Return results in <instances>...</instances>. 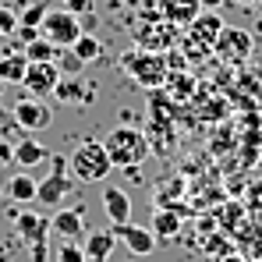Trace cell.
Wrapping results in <instances>:
<instances>
[{
	"label": "cell",
	"instance_id": "1",
	"mask_svg": "<svg viewBox=\"0 0 262 262\" xmlns=\"http://www.w3.org/2000/svg\"><path fill=\"white\" fill-rule=\"evenodd\" d=\"M103 149H106V156H110L114 167L135 170V167L149 156V138L138 128H131V124H121V128H114L103 138Z\"/></svg>",
	"mask_w": 262,
	"mask_h": 262
},
{
	"label": "cell",
	"instance_id": "2",
	"mask_svg": "<svg viewBox=\"0 0 262 262\" xmlns=\"http://www.w3.org/2000/svg\"><path fill=\"white\" fill-rule=\"evenodd\" d=\"M121 64H124V71H128L142 89L167 85V75H170V71H167V57L156 53V50H142V46H135V50H128V53L121 57Z\"/></svg>",
	"mask_w": 262,
	"mask_h": 262
},
{
	"label": "cell",
	"instance_id": "3",
	"mask_svg": "<svg viewBox=\"0 0 262 262\" xmlns=\"http://www.w3.org/2000/svg\"><path fill=\"white\" fill-rule=\"evenodd\" d=\"M68 170L78 177V181H85V184H96V181H106V174L114 170V163H110V156H106L103 142H92V138H85V142H82V145L71 152Z\"/></svg>",
	"mask_w": 262,
	"mask_h": 262
},
{
	"label": "cell",
	"instance_id": "4",
	"mask_svg": "<svg viewBox=\"0 0 262 262\" xmlns=\"http://www.w3.org/2000/svg\"><path fill=\"white\" fill-rule=\"evenodd\" d=\"M39 32H43L57 50H68V46L82 36V21H78V14H71V11H64V7H57V11L50 7L43 25H39Z\"/></svg>",
	"mask_w": 262,
	"mask_h": 262
},
{
	"label": "cell",
	"instance_id": "5",
	"mask_svg": "<svg viewBox=\"0 0 262 262\" xmlns=\"http://www.w3.org/2000/svg\"><path fill=\"white\" fill-rule=\"evenodd\" d=\"M11 117H14V124L25 131V135H36V131H43V128L53 124V114H50V106H46L39 96L18 99V103L11 106Z\"/></svg>",
	"mask_w": 262,
	"mask_h": 262
},
{
	"label": "cell",
	"instance_id": "6",
	"mask_svg": "<svg viewBox=\"0 0 262 262\" xmlns=\"http://www.w3.org/2000/svg\"><path fill=\"white\" fill-rule=\"evenodd\" d=\"M252 32H245V29H237V25H223L216 36V43L213 50L220 53V60H227V64H241V60H248L252 57Z\"/></svg>",
	"mask_w": 262,
	"mask_h": 262
},
{
	"label": "cell",
	"instance_id": "7",
	"mask_svg": "<svg viewBox=\"0 0 262 262\" xmlns=\"http://www.w3.org/2000/svg\"><path fill=\"white\" fill-rule=\"evenodd\" d=\"M71 191V177H68V160L64 156H53V174H46L36 184V202L43 206H60Z\"/></svg>",
	"mask_w": 262,
	"mask_h": 262
},
{
	"label": "cell",
	"instance_id": "8",
	"mask_svg": "<svg viewBox=\"0 0 262 262\" xmlns=\"http://www.w3.org/2000/svg\"><path fill=\"white\" fill-rule=\"evenodd\" d=\"M60 82V68L57 60H29V71L21 78V85L29 89V96H53V89Z\"/></svg>",
	"mask_w": 262,
	"mask_h": 262
},
{
	"label": "cell",
	"instance_id": "9",
	"mask_svg": "<svg viewBox=\"0 0 262 262\" xmlns=\"http://www.w3.org/2000/svg\"><path fill=\"white\" fill-rule=\"evenodd\" d=\"M114 237H121L124 245H128L131 255H152V248H156V237H152V230L149 227H138V223H114Z\"/></svg>",
	"mask_w": 262,
	"mask_h": 262
},
{
	"label": "cell",
	"instance_id": "10",
	"mask_svg": "<svg viewBox=\"0 0 262 262\" xmlns=\"http://www.w3.org/2000/svg\"><path fill=\"white\" fill-rule=\"evenodd\" d=\"M14 230H18V237L25 241V245H36V241H46L53 230H50V216L46 213H18L14 216Z\"/></svg>",
	"mask_w": 262,
	"mask_h": 262
},
{
	"label": "cell",
	"instance_id": "11",
	"mask_svg": "<svg viewBox=\"0 0 262 262\" xmlns=\"http://www.w3.org/2000/svg\"><path fill=\"white\" fill-rule=\"evenodd\" d=\"M191 32V43H199V46H206V50H213V43H216V36H220V29H223V21H220V14L216 11H199L195 18H191V25H188Z\"/></svg>",
	"mask_w": 262,
	"mask_h": 262
},
{
	"label": "cell",
	"instance_id": "12",
	"mask_svg": "<svg viewBox=\"0 0 262 262\" xmlns=\"http://www.w3.org/2000/svg\"><path fill=\"white\" fill-rule=\"evenodd\" d=\"M50 230L53 234H60L64 241H75L82 230H85V209H57L53 216H50Z\"/></svg>",
	"mask_w": 262,
	"mask_h": 262
},
{
	"label": "cell",
	"instance_id": "13",
	"mask_svg": "<svg viewBox=\"0 0 262 262\" xmlns=\"http://www.w3.org/2000/svg\"><path fill=\"white\" fill-rule=\"evenodd\" d=\"M103 213L110 216V223H128V220H131L128 191L117 188V184H106V188H103Z\"/></svg>",
	"mask_w": 262,
	"mask_h": 262
},
{
	"label": "cell",
	"instance_id": "14",
	"mask_svg": "<svg viewBox=\"0 0 262 262\" xmlns=\"http://www.w3.org/2000/svg\"><path fill=\"white\" fill-rule=\"evenodd\" d=\"M135 43L142 46V50H156V53H163V46L174 43V25L163 18V25H142L138 32H135Z\"/></svg>",
	"mask_w": 262,
	"mask_h": 262
},
{
	"label": "cell",
	"instance_id": "15",
	"mask_svg": "<svg viewBox=\"0 0 262 262\" xmlns=\"http://www.w3.org/2000/svg\"><path fill=\"white\" fill-rule=\"evenodd\" d=\"M149 230H152V237H156V241H174L177 234H181V213L170 209V206H160V209L152 213Z\"/></svg>",
	"mask_w": 262,
	"mask_h": 262
},
{
	"label": "cell",
	"instance_id": "16",
	"mask_svg": "<svg viewBox=\"0 0 262 262\" xmlns=\"http://www.w3.org/2000/svg\"><path fill=\"white\" fill-rule=\"evenodd\" d=\"M25 71H29V57H25V50H7V53H0V82H7V85H21Z\"/></svg>",
	"mask_w": 262,
	"mask_h": 262
},
{
	"label": "cell",
	"instance_id": "17",
	"mask_svg": "<svg viewBox=\"0 0 262 262\" xmlns=\"http://www.w3.org/2000/svg\"><path fill=\"white\" fill-rule=\"evenodd\" d=\"M114 230H92L85 237V245H82V252H85V262H106L110 259V252H114Z\"/></svg>",
	"mask_w": 262,
	"mask_h": 262
},
{
	"label": "cell",
	"instance_id": "18",
	"mask_svg": "<svg viewBox=\"0 0 262 262\" xmlns=\"http://www.w3.org/2000/svg\"><path fill=\"white\" fill-rule=\"evenodd\" d=\"M82 82L75 78V75H60V82L53 89V99L57 103H64V106H78V103H89L92 99V92H82Z\"/></svg>",
	"mask_w": 262,
	"mask_h": 262
},
{
	"label": "cell",
	"instance_id": "19",
	"mask_svg": "<svg viewBox=\"0 0 262 262\" xmlns=\"http://www.w3.org/2000/svg\"><path fill=\"white\" fill-rule=\"evenodd\" d=\"M46 156V145L43 142H36V138H21V142H14V163L21 167V170H29V167H39Z\"/></svg>",
	"mask_w": 262,
	"mask_h": 262
},
{
	"label": "cell",
	"instance_id": "20",
	"mask_svg": "<svg viewBox=\"0 0 262 262\" xmlns=\"http://www.w3.org/2000/svg\"><path fill=\"white\" fill-rule=\"evenodd\" d=\"M202 11L199 0H163V18L170 25H191V18Z\"/></svg>",
	"mask_w": 262,
	"mask_h": 262
},
{
	"label": "cell",
	"instance_id": "21",
	"mask_svg": "<svg viewBox=\"0 0 262 262\" xmlns=\"http://www.w3.org/2000/svg\"><path fill=\"white\" fill-rule=\"evenodd\" d=\"M68 50H71V53H75L82 64H92V60H99V53H103V43H99L92 32H82V36H78L75 43L68 46Z\"/></svg>",
	"mask_w": 262,
	"mask_h": 262
},
{
	"label": "cell",
	"instance_id": "22",
	"mask_svg": "<svg viewBox=\"0 0 262 262\" xmlns=\"http://www.w3.org/2000/svg\"><path fill=\"white\" fill-rule=\"evenodd\" d=\"M7 195L14 202H36V181L29 174H14L7 181Z\"/></svg>",
	"mask_w": 262,
	"mask_h": 262
},
{
	"label": "cell",
	"instance_id": "23",
	"mask_svg": "<svg viewBox=\"0 0 262 262\" xmlns=\"http://www.w3.org/2000/svg\"><path fill=\"white\" fill-rule=\"evenodd\" d=\"M25 57H29V60H53V57H57V46L50 43L46 36H39V39L25 43Z\"/></svg>",
	"mask_w": 262,
	"mask_h": 262
},
{
	"label": "cell",
	"instance_id": "24",
	"mask_svg": "<svg viewBox=\"0 0 262 262\" xmlns=\"http://www.w3.org/2000/svg\"><path fill=\"white\" fill-rule=\"evenodd\" d=\"M46 11H50V7H46L43 0L29 4V7L18 14V25H36V29H39V25H43V18H46Z\"/></svg>",
	"mask_w": 262,
	"mask_h": 262
},
{
	"label": "cell",
	"instance_id": "25",
	"mask_svg": "<svg viewBox=\"0 0 262 262\" xmlns=\"http://www.w3.org/2000/svg\"><path fill=\"white\" fill-rule=\"evenodd\" d=\"M14 29H18V14L11 7H0V39L14 36Z\"/></svg>",
	"mask_w": 262,
	"mask_h": 262
},
{
	"label": "cell",
	"instance_id": "26",
	"mask_svg": "<svg viewBox=\"0 0 262 262\" xmlns=\"http://www.w3.org/2000/svg\"><path fill=\"white\" fill-rule=\"evenodd\" d=\"M57 262H85V252H82L75 241H64L60 252H57Z\"/></svg>",
	"mask_w": 262,
	"mask_h": 262
},
{
	"label": "cell",
	"instance_id": "27",
	"mask_svg": "<svg viewBox=\"0 0 262 262\" xmlns=\"http://www.w3.org/2000/svg\"><path fill=\"white\" fill-rule=\"evenodd\" d=\"M57 68H60V75H78V71H82L85 64H82V60H78V57H75V53L68 50V53H64V57L57 60Z\"/></svg>",
	"mask_w": 262,
	"mask_h": 262
},
{
	"label": "cell",
	"instance_id": "28",
	"mask_svg": "<svg viewBox=\"0 0 262 262\" xmlns=\"http://www.w3.org/2000/svg\"><path fill=\"white\" fill-rule=\"evenodd\" d=\"M167 82H170V92H174V99H188V92H191V78H170L167 75Z\"/></svg>",
	"mask_w": 262,
	"mask_h": 262
},
{
	"label": "cell",
	"instance_id": "29",
	"mask_svg": "<svg viewBox=\"0 0 262 262\" xmlns=\"http://www.w3.org/2000/svg\"><path fill=\"white\" fill-rule=\"evenodd\" d=\"M14 36H18L21 43H32V39H39L43 32H39L36 25H18V29H14Z\"/></svg>",
	"mask_w": 262,
	"mask_h": 262
},
{
	"label": "cell",
	"instance_id": "30",
	"mask_svg": "<svg viewBox=\"0 0 262 262\" xmlns=\"http://www.w3.org/2000/svg\"><path fill=\"white\" fill-rule=\"evenodd\" d=\"M64 11H71V14H89V11H92V0H64Z\"/></svg>",
	"mask_w": 262,
	"mask_h": 262
},
{
	"label": "cell",
	"instance_id": "31",
	"mask_svg": "<svg viewBox=\"0 0 262 262\" xmlns=\"http://www.w3.org/2000/svg\"><path fill=\"white\" fill-rule=\"evenodd\" d=\"M7 163H14V142H0V170Z\"/></svg>",
	"mask_w": 262,
	"mask_h": 262
},
{
	"label": "cell",
	"instance_id": "32",
	"mask_svg": "<svg viewBox=\"0 0 262 262\" xmlns=\"http://www.w3.org/2000/svg\"><path fill=\"white\" fill-rule=\"evenodd\" d=\"M29 252H32V262H46V241H36V245H29Z\"/></svg>",
	"mask_w": 262,
	"mask_h": 262
},
{
	"label": "cell",
	"instance_id": "33",
	"mask_svg": "<svg viewBox=\"0 0 262 262\" xmlns=\"http://www.w3.org/2000/svg\"><path fill=\"white\" fill-rule=\"evenodd\" d=\"M199 4H202V7H206V11H220V7H223V4H227V0H199Z\"/></svg>",
	"mask_w": 262,
	"mask_h": 262
},
{
	"label": "cell",
	"instance_id": "34",
	"mask_svg": "<svg viewBox=\"0 0 262 262\" xmlns=\"http://www.w3.org/2000/svg\"><path fill=\"white\" fill-rule=\"evenodd\" d=\"M223 262H245V259H237V255H223Z\"/></svg>",
	"mask_w": 262,
	"mask_h": 262
},
{
	"label": "cell",
	"instance_id": "35",
	"mask_svg": "<svg viewBox=\"0 0 262 262\" xmlns=\"http://www.w3.org/2000/svg\"><path fill=\"white\" fill-rule=\"evenodd\" d=\"M237 4H248V7H252V4H262V0H237Z\"/></svg>",
	"mask_w": 262,
	"mask_h": 262
},
{
	"label": "cell",
	"instance_id": "36",
	"mask_svg": "<svg viewBox=\"0 0 262 262\" xmlns=\"http://www.w3.org/2000/svg\"><path fill=\"white\" fill-rule=\"evenodd\" d=\"M252 262H262V259H252Z\"/></svg>",
	"mask_w": 262,
	"mask_h": 262
},
{
	"label": "cell",
	"instance_id": "37",
	"mask_svg": "<svg viewBox=\"0 0 262 262\" xmlns=\"http://www.w3.org/2000/svg\"><path fill=\"white\" fill-rule=\"evenodd\" d=\"M0 199H4V191H0Z\"/></svg>",
	"mask_w": 262,
	"mask_h": 262
}]
</instances>
